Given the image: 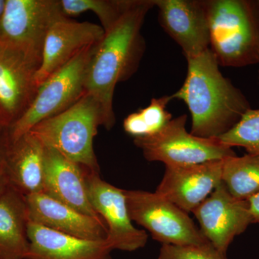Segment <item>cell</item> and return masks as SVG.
<instances>
[{"label": "cell", "instance_id": "obj_22", "mask_svg": "<svg viewBox=\"0 0 259 259\" xmlns=\"http://www.w3.org/2000/svg\"><path fill=\"white\" fill-rule=\"evenodd\" d=\"M218 139L223 144L244 148L248 154L259 156V108H250L241 120Z\"/></svg>", "mask_w": 259, "mask_h": 259}, {"label": "cell", "instance_id": "obj_7", "mask_svg": "<svg viewBox=\"0 0 259 259\" xmlns=\"http://www.w3.org/2000/svg\"><path fill=\"white\" fill-rule=\"evenodd\" d=\"M133 222L144 227L162 245H203L209 242L188 213L156 192L125 190Z\"/></svg>", "mask_w": 259, "mask_h": 259}, {"label": "cell", "instance_id": "obj_9", "mask_svg": "<svg viewBox=\"0 0 259 259\" xmlns=\"http://www.w3.org/2000/svg\"><path fill=\"white\" fill-rule=\"evenodd\" d=\"M85 178L90 203L107 227L106 241L110 248L133 252L144 248L148 235L133 224L125 190L102 180L100 173L86 169Z\"/></svg>", "mask_w": 259, "mask_h": 259}, {"label": "cell", "instance_id": "obj_4", "mask_svg": "<svg viewBox=\"0 0 259 259\" xmlns=\"http://www.w3.org/2000/svg\"><path fill=\"white\" fill-rule=\"evenodd\" d=\"M100 125L103 126L101 107L86 93L67 110L41 121L30 131L46 148L59 151L90 171L100 173L93 142Z\"/></svg>", "mask_w": 259, "mask_h": 259}, {"label": "cell", "instance_id": "obj_24", "mask_svg": "<svg viewBox=\"0 0 259 259\" xmlns=\"http://www.w3.org/2000/svg\"><path fill=\"white\" fill-rule=\"evenodd\" d=\"M158 259H226L210 243L203 245H162Z\"/></svg>", "mask_w": 259, "mask_h": 259}, {"label": "cell", "instance_id": "obj_20", "mask_svg": "<svg viewBox=\"0 0 259 259\" xmlns=\"http://www.w3.org/2000/svg\"><path fill=\"white\" fill-rule=\"evenodd\" d=\"M222 182L237 199L248 200L259 192V156H234L223 161Z\"/></svg>", "mask_w": 259, "mask_h": 259}, {"label": "cell", "instance_id": "obj_26", "mask_svg": "<svg viewBox=\"0 0 259 259\" xmlns=\"http://www.w3.org/2000/svg\"><path fill=\"white\" fill-rule=\"evenodd\" d=\"M253 223H259V192L248 200Z\"/></svg>", "mask_w": 259, "mask_h": 259}, {"label": "cell", "instance_id": "obj_1", "mask_svg": "<svg viewBox=\"0 0 259 259\" xmlns=\"http://www.w3.org/2000/svg\"><path fill=\"white\" fill-rule=\"evenodd\" d=\"M153 0H138L115 26L97 44L85 74V92L101 107L103 126L115 124L113 96L116 85L125 81L139 67L145 42L141 28Z\"/></svg>", "mask_w": 259, "mask_h": 259}, {"label": "cell", "instance_id": "obj_28", "mask_svg": "<svg viewBox=\"0 0 259 259\" xmlns=\"http://www.w3.org/2000/svg\"><path fill=\"white\" fill-rule=\"evenodd\" d=\"M6 128L7 127H4V126L3 125V124L1 123V122H0V136L3 135Z\"/></svg>", "mask_w": 259, "mask_h": 259}, {"label": "cell", "instance_id": "obj_27", "mask_svg": "<svg viewBox=\"0 0 259 259\" xmlns=\"http://www.w3.org/2000/svg\"><path fill=\"white\" fill-rule=\"evenodd\" d=\"M5 7H6V0H0V21L4 15Z\"/></svg>", "mask_w": 259, "mask_h": 259}, {"label": "cell", "instance_id": "obj_13", "mask_svg": "<svg viewBox=\"0 0 259 259\" xmlns=\"http://www.w3.org/2000/svg\"><path fill=\"white\" fill-rule=\"evenodd\" d=\"M162 28L178 44L186 59L209 49V31L204 0H153Z\"/></svg>", "mask_w": 259, "mask_h": 259}, {"label": "cell", "instance_id": "obj_29", "mask_svg": "<svg viewBox=\"0 0 259 259\" xmlns=\"http://www.w3.org/2000/svg\"><path fill=\"white\" fill-rule=\"evenodd\" d=\"M259 2V1H258ZM258 79H259V76H258Z\"/></svg>", "mask_w": 259, "mask_h": 259}, {"label": "cell", "instance_id": "obj_23", "mask_svg": "<svg viewBox=\"0 0 259 259\" xmlns=\"http://www.w3.org/2000/svg\"><path fill=\"white\" fill-rule=\"evenodd\" d=\"M171 100V95L153 98L148 107L139 110L147 136L157 134L173 119L171 114L166 109Z\"/></svg>", "mask_w": 259, "mask_h": 259}, {"label": "cell", "instance_id": "obj_18", "mask_svg": "<svg viewBox=\"0 0 259 259\" xmlns=\"http://www.w3.org/2000/svg\"><path fill=\"white\" fill-rule=\"evenodd\" d=\"M44 154L45 146L30 131L15 141L8 140L5 161L10 187L25 197L42 192Z\"/></svg>", "mask_w": 259, "mask_h": 259}, {"label": "cell", "instance_id": "obj_25", "mask_svg": "<svg viewBox=\"0 0 259 259\" xmlns=\"http://www.w3.org/2000/svg\"><path fill=\"white\" fill-rule=\"evenodd\" d=\"M8 129L0 136V194L9 186L6 171V152L8 144Z\"/></svg>", "mask_w": 259, "mask_h": 259}, {"label": "cell", "instance_id": "obj_21", "mask_svg": "<svg viewBox=\"0 0 259 259\" xmlns=\"http://www.w3.org/2000/svg\"><path fill=\"white\" fill-rule=\"evenodd\" d=\"M138 0H59L64 16H77L92 11L98 17L105 32L110 31Z\"/></svg>", "mask_w": 259, "mask_h": 259}, {"label": "cell", "instance_id": "obj_3", "mask_svg": "<svg viewBox=\"0 0 259 259\" xmlns=\"http://www.w3.org/2000/svg\"><path fill=\"white\" fill-rule=\"evenodd\" d=\"M209 49L220 66L244 67L259 63V2L204 0Z\"/></svg>", "mask_w": 259, "mask_h": 259}, {"label": "cell", "instance_id": "obj_11", "mask_svg": "<svg viewBox=\"0 0 259 259\" xmlns=\"http://www.w3.org/2000/svg\"><path fill=\"white\" fill-rule=\"evenodd\" d=\"M40 66L21 51L0 44V122L7 128L32 103L37 93L35 77Z\"/></svg>", "mask_w": 259, "mask_h": 259}, {"label": "cell", "instance_id": "obj_12", "mask_svg": "<svg viewBox=\"0 0 259 259\" xmlns=\"http://www.w3.org/2000/svg\"><path fill=\"white\" fill-rule=\"evenodd\" d=\"M105 34L96 24L80 23L64 15L56 18L44 41L41 63L35 77L37 88L85 48L100 42Z\"/></svg>", "mask_w": 259, "mask_h": 259}, {"label": "cell", "instance_id": "obj_10", "mask_svg": "<svg viewBox=\"0 0 259 259\" xmlns=\"http://www.w3.org/2000/svg\"><path fill=\"white\" fill-rule=\"evenodd\" d=\"M192 213L204 238L226 257L234 238L253 223L248 201L233 197L223 182Z\"/></svg>", "mask_w": 259, "mask_h": 259}, {"label": "cell", "instance_id": "obj_16", "mask_svg": "<svg viewBox=\"0 0 259 259\" xmlns=\"http://www.w3.org/2000/svg\"><path fill=\"white\" fill-rule=\"evenodd\" d=\"M29 221L64 234L92 240H106L107 227L44 192L25 197Z\"/></svg>", "mask_w": 259, "mask_h": 259}, {"label": "cell", "instance_id": "obj_5", "mask_svg": "<svg viewBox=\"0 0 259 259\" xmlns=\"http://www.w3.org/2000/svg\"><path fill=\"white\" fill-rule=\"evenodd\" d=\"M97 44L85 48L38 87L26 112L7 128L10 141L18 139L41 121L67 110L86 94L85 74Z\"/></svg>", "mask_w": 259, "mask_h": 259}, {"label": "cell", "instance_id": "obj_17", "mask_svg": "<svg viewBox=\"0 0 259 259\" xmlns=\"http://www.w3.org/2000/svg\"><path fill=\"white\" fill-rule=\"evenodd\" d=\"M28 238L25 259H112L106 240L82 239L30 221Z\"/></svg>", "mask_w": 259, "mask_h": 259}, {"label": "cell", "instance_id": "obj_14", "mask_svg": "<svg viewBox=\"0 0 259 259\" xmlns=\"http://www.w3.org/2000/svg\"><path fill=\"white\" fill-rule=\"evenodd\" d=\"M223 161L165 166L163 179L155 192L185 212H192L222 182Z\"/></svg>", "mask_w": 259, "mask_h": 259}, {"label": "cell", "instance_id": "obj_6", "mask_svg": "<svg viewBox=\"0 0 259 259\" xmlns=\"http://www.w3.org/2000/svg\"><path fill=\"white\" fill-rule=\"evenodd\" d=\"M187 115L173 118L157 134L134 139L148 161H160L165 166L197 164L236 156L233 148L218 139L197 137L186 128Z\"/></svg>", "mask_w": 259, "mask_h": 259}, {"label": "cell", "instance_id": "obj_15", "mask_svg": "<svg viewBox=\"0 0 259 259\" xmlns=\"http://www.w3.org/2000/svg\"><path fill=\"white\" fill-rule=\"evenodd\" d=\"M85 175L81 165L45 147L42 192L105 224L90 203Z\"/></svg>", "mask_w": 259, "mask_h": 259}, {"label": "cell", "instance_id": "obj_8", "mask_svg": "<svg viewBox=\"0 0 259 259\" xmlns=\"http://www.w3.org/2000/svg\"><path fill=\"white\" fill-rule=\"evenodd\" d=\"M61 15L59 0H6L0 21V44L40 64L48 31Z\"/></svg>", "mask_w": 259, "mask_h": 259}, {"label": "cell", "instance_id": "obj_19", "mask_svg": "<svg viewBox=\"0 0 259 259\" xmlns=\"http://www.w3.org/2000/svg\"><path fill=\"white\" fill-rule=\"evenodd\" d=\"M28 223L25 196L8 186L0 194V259H25Z\"/></svg>", "mask_w": 259, "mask_h": 259}, {"label": "cell", "instance_id": "obj_2", "mask_svg": "<svg viewBox=\"0 0 259 259\" xmlns=\"http://www.w3.org/2000/svg\"><path fill=\"white\" fill-rule=\"evenodd\" d=\"M187 77L172 100H182L192 117L191 134L218 139L230 131L250 110L249 102L239 89L220 71L210 49L187 59Z\"/></svg>", "mask_w": 259, "mask_h": 259}]
</instances>
